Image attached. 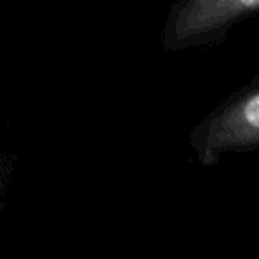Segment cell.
Instances as JSON below:
<instances>
[{
    "mask_svg": "<svg viewBox=\"0 0 259 259\" xmlns=\"http://www.w3.org/2000/svg\"><path fill=\"white\" fill-rule=\"evenodd\" d=\"M259 13V0H178L162 30L167 52L217 45L236 23Z\"/></svg>",
    "mask_w": 259,
    "mask_h": 259,
    "instance_id": "obj_2",
    "label": "cell"
},
{
    "mask_svg": "<svg viewBox=\"0 0 259 259\" xmlns=\"http://www.w3.org/2000/svg\"><path fill=\"white\" fill-rule=\"evenodd\" d=\"M201 167L217 165L226 155L259 149V75L204 115L190 132Z\"/></svg>",
    "mask_w": 259,
    "mask_h": 259,
    "instance_id": "obj_1",
    "label": "cell"
}]
</instances>
